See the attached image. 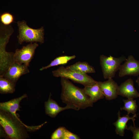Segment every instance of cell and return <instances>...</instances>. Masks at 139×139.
Here are the masks:
<instances>
[{"instance_id": "obj_1", "label": "cell", "mask_w": 139, "mask_h": 139, "mask_svg": "<svg viewBox=\"0 0 139 139\" xmlns=\"http://www.w3.org/2000/svg\"><path fill=\"white\" fill-rule=\"evenodd\" d=\"M45 123L36 126H28L10 113L0 109V124L8 138L11 139H25L29 137L28 132L40 129Z\"/></svg>"}, {"instance_id": "obj_2", "label": "cell", "mask_w": 139, "mask_h": 139, "mask_svg": "<svg viewBox=\"0 0 139 139\" xmlns=\"http://www.w3.org/2000/svg\"><path fill=\"white\" fill-rule=\"evenodd\" d=\"M62 86L61 98L66 105L74 106L80 109L92 107L93 102L85 93L84 89L73 84L69 79L61 77Z\"/></svg>"}, {"instance_id": "obj_3", "label": "cell", "mask_w": 139, "mask_h": 139, "mask_svg": "<svg viewBox=\"0 0 139 139\" xmlns=\"http://www.w3.org/2000/svg\"><path fill=\"white\" fill-rule=\"evenodd\" d=\"M0 29V75H2L14 62V53L7 52L5 48L14 30L11 25L2 24Z\"/></svg>"}, {"instance_id": "obj_4", "label": "cell", "mask_w": 139, "mask_h": 139, "mask_svg": "<svg viewBox=\"0 0 139 139\" xmlns=\"http://www.w3.org/2000/svg\"><path fill=\"white\" fill-rule=\"evenodd\" d=\"M17 24L19 29L17 36L19 43L20 45L23 42H37L41 44L44 41V30L43 26L38 29L29 27L24 20L18 21Z\"/></svg>"}, {"instance_id": "obj_5", "label": "cell", "mask_w": 139, "mask_h": 139, "mask_svg": "<svg viewBox=\"0 0 139 139\" xmlns=\"http://www.w3.org/2000/svg\"><path fill=\"white\" fill-rule=\"evenodd\" d=\"M52 73L54 77L70 79L75 82L83 85L84 87L93 85L97 82L87 74L69 69L63 66L53 71Z\"/></svg>"}, {"instance_id": "obj_6", "label": "cell", "mask_w": 139, "mask_h": 139, "mask_svg": "<svg viewBox=\"0 0 139 139\" xmlns=\"http://www.w3.org/2000/svg\"><path fill=\"white\" fill-rule=\"evenodd\" d=\"M99 58L103 75L105 79L114 77L121 63L125 62L127 59L123 55L117 58L111 55L107 56L103 55L100 56Z\"/></svg>"}, {"instance_id": "obj_7", "label": "cell", "mask_w": 139, "mask_h": 139, "mask_svg": "<svg viewBox=\"0 0 139 139\" xmlns=\"http://www.w3.org/2000/svg\"><path fill=\"white\" fill-rule=\"evenodd\" d=\"M38 45L37 42L30 43L20 49H16L14 54V62L29 66L34 55L35 50Z\"/></svg>"}, {"instance_id": "obj_8", "label": "cell", "mask_w": 139, "mask_h": 139, "mask_svg": "<svg viewBox=\"0 0 139 139\" xmlns=\"http://www.w3.org/2000/svg\"><path fill=\"white\" fill-rule=\"evenodd\" d=\"M28 66L23 64L14 62L2 75L16 84L21 76L30 72Z\"/></svg>"}, {"instance_id": "obj_9", "label": "cell", "mask_w": 139, "mask_h": 139, "mask_svg": "<svg viewBox=\"0 0 139 139\" xmlns=\"http://www.w3.org/2000/svg\"><path fill=\"white\" fill-rule=\"evenodd\" d=\"M118 76L120 77L129 75H139V61L132 55H129L124 63L119 67Z\"/></svg>"}, {"instance_id": "obj_10", "label": "cell", "mask_w": 139, "mask_h": 139, "mask_svg": "<svg viewBox=\"0 0 139 139\" xmlns=\"http://www.w3.org/2000/svg\"><path fill=\"white\" fill-rule=\"evenodd\" d=\"M97 83L106 100H111L117 97L119 86L112 79L103 82L98 81Z\"/></svg>"}, {"instance_id": "obj_11", "label": "cell", "mask_w": 139, "mask_h": 139, "mask_svg": "<svg viewBox=\"0 0 139 139\" xmlns=\"http://www.w3.org/2000/svg\"><path fill=\"white\" fill-rule=\"evenodd\" d=\"M51 93H50L49 98L45 103V112L46 114L52 118L55 117L60 112L63 111L70 109L76 110L79 109L75 106L69 105L64 107L59 106L56 101L52 99Z\"/></svg>"}, {"instance_id": "obj_12", "label": "cell", "mask_w": 139, "mask_h": 139, "mask_svg": "<svg viewBox=\"0 0 139 139\" xmlns=\"http://www.w3.org/2000/svg\"><path fill=\"white\" fill-rule=\"evenodd\" d=\"M118 95L127 99L139 97V93L135 88L133 80L130 78L118 86Z\"/></svg>"}, {"instance_id": "obj_13", "label": "cell", "mask_w": 139, "mask_h": 139, "mask_svg": "<svg viewBox=\"0 0 139 139\" xmlns=\"http://www.w3.org/2000/svg\"><path fill=\"white\" fill-rule=\"evenodd\" d=\"M27 97L25 94L18 98L12 99L10 101L0 103V109L8 112L19 120H21L16 114L17 111H20V103L23 99Z\"/></svg>"}, {"instance_id": "obj_14", "label": "cell", "mask_w": 139, "mask_h": 139, "mask_svg": "<svg viewBox=\"0 0 139 139\" xmlns=\"http://www.w3.org/2000/svg\"><path fill=\"white\" fill-rule=\"evenodd\" d=\"M120 114V111H119L117 113L118 119L116 122L113 123V124L116 127V134L120 136H123L125 134V130L127 129V124L129 120H132L134 125H135V118L136 117L137 115L135 113L132 117H130L127 114L121 117Z\"/></svg>"}, {"instance_id": "obj_15", "label": "cell", "mask_w": 139, "mask_h": 139, "mask_svg": "<svg viewBox=\"0 0 139 139\" xmlns=\"http://www.w3.org/2000/svg\"><path fill=\"white\" fill-rule=\"evenodd\" d=\"M84 89L85 93L89 97L93 103L96 102L100 99H103L105 97L97 82L93 85L84 87Z\"/></svg>"}, {"instance_id": "obj_16", "label": "cell", "mask_w": 139, "mask_h": 139, "mask_svg": "<svg viewBox=\"0 0 139 139\" xmlns=\"http://www.w3.org/2000/svg\"><path fill=\"white\" fill-rule=\"evenodd\" d=\"M66 67L69 69L84 73H94L95 72L94 67L86 62H78Z\"/></svg>"}, {"instance_id": "obj_17", "label": "cell", "mask_w": 139, "mask_h": 139, "mask_svg": "<svg viewBox=\"0 0 139 139\" xmlns=\"http://www.w3.org/2000/svg\"><path fill=\"white\" fill-rule=\"evenodd\" d=\"M15 85L2 76H0V92L3 94L13 93Z\"/></svg>"}, {"instance_id": "obj_18", "label": "cell", "mask_w": 139, "mask_h": 139, "mask_svg": "<svg viewBox=\"0 0 139 139\" xmlns=\"http://www.w3.org/2000/svg\"><path fill=\"white\" fill-rule=\"evenodd\" d=\"M76 57V56L75 55L71 56H63L57 57L51 61L48 65L42 67L39 70L42 71L54 66L66 64L68 61L75 58Z\"/></svg>"}, {"instance_id": "obj_19", "label": "cell", "mask_w": 139, "mask_h": 139, "mask_svg": "<svg viewBox=\"0 0 139 139\" xmlns=\"http://www.w3.org/2000/svg\"><path fill=\"white\" fill-rule=\"evenodd\" d=\"M124 103L123 107L120 108V109L126 111L127 114H134L137 111L138 106L136 101L133 98H128L127 99L123 100Z\"/></svg>"}, {"instance_id": "obj_20", "label": "cell", "mask_w": 139, "mask_h": 139, "mask_svg": "<svg viewBox=\"0 0 139 139\" xmlns=\"http://www.w3.org/2000/svg\"><path fill=\"white\" fill-rule=\"evenodd\" d=\"M0 21L3 25L8 26L14 22V17L11 13L8 12H5L2 14L0 16Z\"/></svg>"}, {"instance_id": "obj_21", "label": "cell", "mask_w": 139, "mask_h": 139, "mask_svg": "<svg viewBox=\"0 0 139 139\" xmlns=\"http://www.w3.org/2000/svg\"><path fill=\"white\" fill-rule=\"evenodd\" d=\"M66 129L64 127H60L56 130L52 134L51 139H62Z\"/></svg>"}, {"instance_id": "obj_22", "label": "cell", "mask_w": 139, "mask_h": 139, "mask_svg": "<svg viewBox=\"0 0 139 139\" xmlns=\"http://www.w3.org/2000/svg\"><path fill=\"white\" fill-rule=\"evenodd\" d=\"M127 130L131 131L133 134L132 139H139V127L135 125H131L128 127Z\"/></svg>"}, {"instance_id": "obj_23", "label": "cell", "mask_w": 139, "mask_h": 139, "mask_svg": "<svg viewBox=\"0 0 139 139\" xmlns=\"http://www.w3.org/2000/svg\"><path fill=\"white\" fill-rule=\"evenodd\" d=\"M80 137L76 135L69 131L65 130L62 139H79Z\"/></svg>"}, {"instance_id": "obj_24", "label": "cell", "mask_w": 139, "mask_h": 139, "mask_svg": "<svg viewBox=\"0 0 139 139\" xmlns=\"http://www.w3.org/2000/svg\"><path fill=\"white\" fill-rule=\"evenodd\" d=\"M136 82L139 86V77H138L136 81Z\"/></svg>"}]
</instances>
